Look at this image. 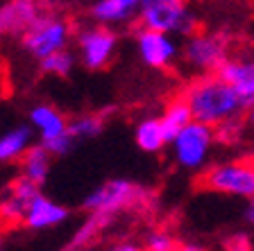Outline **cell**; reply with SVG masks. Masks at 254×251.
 Wrapping results in <instances>:
<instances>
[{"label":"cell","instance_id":"obj_1","mask_svg":"<svg viewBox=\"0 0 254 251\" xmlns=\"http://www.w3.org/2000/svg\"><path fill=\"white\" fill-rule=\"evenodd\" d=\"M180 95L186 100L193 120L204 122L213 129L232 118L245 115L243 100L218 73L195 75Z\"/></svg>","mask_w":254,"mask_h":251},{"label":"cell","instance_id":"obj_2","mask_svg":"<svg viewBox=\"0 0 254 251\" xmlns=\"http://www.w3.org/2000/svg\"><path fill=\"white\" fill-rule=\"evenodd\" d=\"M150 204H152V193L148 188H143L141 183L132 181V179L116 177L86 193L82 199V210L86 215L93 213L114 220L121 213L145 208Z\"/></svg>","mask_w":254,"mask_h":251},{"label":"cell","instance_id":"obj_3","mask_svg":"<svg viewBox=\"0 0 254 251\" xmlns=\"http://www.w3.org/2000/svg\"><path fill=\"white\" fill-rule=\"evenodd\" d=\"M136 25L182 39L202 30V21L190 7V0H141Z\"/></svg>","mask_w":254,"mask_h":251},{"label":"cell","instance_id":"obj_4","mask_svg":"<svg viewBox=\"0 0 254 251\" xmlns=\"http://www.w3.org/2000/svg\"><path fill=\"white\" fill-rule=\"evenodd\" d=\"M75 39V25L64 14L48 9L30 25V30L21 37L23 52L34 61L50 57L59 50H68Z\"/></svg>","mask_w":254,"mask_h":251},{"label":"cell","instance_id":"obj_5","mask_svg":"<svg viewBox=\"0 0 254 251\" xmlns=\"http://www.w3.org/2000/svg\"><path fill=\"white\" fill-rule=\"evenodd\" d=\"M73 43L79 66L91 73H100L114 63L118 46H121V37H118L116 27H107L91 21L75 27Z\"/></svg>","mask_w":254,"mask_h":251},{"label":"cell","instance_id":"obj_6","mask_svg":"<svg viewBox=\"0 0 254 251\" xmlns=\"http://www.w3.org/2000/svg\"><path fill=\"white\" fill-rule=\"evenodd\" d=\"M216 129L204 122L190 120L184 129L168 143L175 165L184 172H202L216 145Z\"/></svg>","mask_w":254,"mask_h":251},{"label":"cell","instance_id":"obj_7","mask_svg":"<svg viewBox=\"0 0 254 251\" xmlns=\"http://www.w3.org/2000/svg\"><path fill=\"white\" fill-rule=\"evenodd\" d=\"M202 190L227 197H254V161H225L206 165L197 177Z\"/></svg>","mask_w":254,"mask_h":251},{"label":"cell","instance_id":"obj_8","mask_svg":"<svg viewBox=\"0 0 254 251\" xmlns=\"http://www.w3.org/2000/svg\"><path fill=\"white\" fill-rule=\"evenodd\" d=\"M232 39L222 32H195L182 46V63L193 75L216 73L222 63L229 59Z\"/></svg>","mask_w":254,"mask_h":251},{"label":"cell","instance_id":"obj_9","mask_svg":"<svg viewBox=\"0 0 254 251\" xmlns=\"http://www.w3.org/2000/svg\"><path fill=\"white\" fill-rule=\"evenodd\" d=\"M27 125L34 129L39 143L46 145L55 158L70 154L77 143L68 131V118L50 102L32 104L27 111Z\"/></svg>","mask_w":254,"mask_h":251},{"label":"cell","instance_id":"obj_10","mask_svg":"<svg viewBox=\"0 0 254 251\" xmlns=\"http://www.w3.org/2000/svg\"><path fill=\"white\" fill-rule=\"evenodd\" d=\"M177 37L150 27H134V46L141 63L154 70H170L182 57V48L175 41Z\"/></svg>","mask_w":254,"mask_h":251},{"label":"cell","instance_id":"obj_11","mask_svg":"<svg viewBox=\"0 0 254 251\" xmlns=\"http://www.w3.org/2000/svg\"><path fill=\"white\" fill-rule=\"evenodd\" d=\"M41 193V186L27 181L23 177H16L0 188V231L23 226L32 199Z\"/></svg>","mask_w":254,"mask_h":251},{"label":"cell","instance_id":"obj_12","mask_svg":"<svg viewBox=\"0 0 254 251\" xmlns=\"http://www.w3.org/2000/svg\"><path fill=\"white\" fill-rule=\"evenodd\" d=\"M43 11H48L43 0H5L0 5V39H21Z\"/></svg>","mask_w":254,"mask_h":251},{"label":"cell","instance_id":"obj_13","mask_svg":"<svg viewBox=\"0 0 254 251\" xmlns=\"http://www.w3.org/2000/svg\"><path fill=\"white\" fill-rule=\"evenodd\" d=\"M70 220V208L57 199L48 197L46 193H39L37 197L32 199L27 215L23 220V226L27 231H34V233H43V231H53L64 226Z\"/></svg>","mask_w":254,"mask_h":251},{"label":"cell","instance_id":"obj_14","mask_svg":"<svg viewBox=\"0 0 254 251\" xmlns=\"http://www.w3.org/2000/svg\"><path fill=\"white\" fill-rule=\"evenodd\" d=\"M216 73L236 91L248 109L254 102V57H229Z\"/></svg>","mask_w":254,"mask_h":251},{"label":"cell","instance_id":"obj_15","mask_svg":"<svg viewBox=\"0 0 254 251\" xmlns=\"http://www.w3.org/2000/svg\"><path fill=\"white\" fill-rule=\"evenodd\" d=\"M141 0H95L89 14L91 21L107 27H123L134 25L138 16Z\"/></svg>","mask_w":254,"mask_h":251},{"label":"cell","instance_id":"obj_16","mask_svg":"<svg viewBox=\"0 0 254 251\" xmlns=\"http://www.w3.org/2000/svg\"><path fill=\"white\" fill-rule=\"evenodd\" d=\"M37 134L30 125H18L0 134V165H14L34 145Z\"/></svg>","mask_w":254,"mask_h":251},{"label":"cell","instance_id":"obj_17","mask_svg":"<svg viewBox=\"0 0 254 251\" xmlns=\"http://www.w3.org/2000/svg\"><path fill=\"white\" fill-rule=\"evenodd\" d=\"M53 152L37 141L25 152V156L18 161V177L37 183V186H43L50 177V170H53Z\"/></svg>","mask_w":254,"mask_h":251},{"label":"cell","instance_id":"obj_18","mask_svg":"<svg viewBox=\"0 0 254 251\" xmlns=\"http://www.w3.org/2000/svg\"><path fill=\"white\" fill-rule=\"evenodd\" d=\"M134 143L145 154H161L168 147L164 125L159 115H143L134 125Z\"/></svg>","mask_w":254,"mask_h":251},{"label":"cell","instance_id":"obj_19","mask_svg":"<svg viewBox=\"0 0 254 251\" xmlns=\"http://www.w3.org/2000/svg\"><path fill=\"white\" fill-rule=\"evenodd\" d=\"M159 118H161V125H164L166 138H168V143H170L186 125H189L190 120H193V113H190L189 104H186V100L182 98V95H177V98H173L168 104H166L164 113L159 115Z\"/></svg>","mask_w":254,"mask_h":251},{"label":"cell","instance_id":"obj_20","mask_svg":"<svg viewBox=\"0 0 254 251\" xmlns=\"http://www.w3.org/2000/svg\"><path fill=\"white\" fill-rule=\"evenodd\" d=\"M68 131L75 141H93L105 131V115L102 113H77L68 120Z\"/></svg>","mask_w":254,"mask_h":251},{"label":"cell","instance_id":"obj_21","mask_svg":"<svg viewBox=\"0 0 254 251\" xmlns=\"http://www.w3.org/2000/svg\"><path fill=\"white\" fill-rule=\"evenodd\" d=\"M109 217H102V215H93L89 213V217H86L82 224H79V229L73 233V240H70L68 249L70 251H84V249H91V242L95 240V238L102 233V229H105L107 224H109Z\"/></svg>","mask_w":254,"mask_h":251},{"label":"cell","instance_id":"obj_22","mask_svg":"<svg viewBox=\"0 0 254 251\" xmlns=\"http://www.w3.org/2000/svg\"><path fill=\"white\" fill-rule=\"evenodd\" d=\"M75 66H77V54H73L70 50H59V52H55L39 61V70H41L43 75L59 77V79L70 77Z\"/></svg>","mask_w":254,"mask_h":251},{"label":"cell","instance_id":"obj_23","mask_svg":"<svg viewBox=\"0 0 254 251\" xmlns=\"http://www.w3.org/2000/svg\"><path fill=\"white\" fill-rule=\"evenodd\" d=\"M141 245L145 251H175L180 242L168 229H150Z\"/></svg>","mask_w":254,"mask_h":251},{"label":"cell","instance_id":"obj_24","mask_svg":"<svg viewBox=\"0 0 254 251\" xmlns=\"http://www.w3.org/2000/svg\"><path fill=\"white\" fill-rule=\"evenodd\" d=\"M245 127H248V122H245V115H238V118H232V120L222 122V125L216 127V141L222 143V145H236L238 141H241V136H243Z\"/></svg>","mask_w":254,"mask_h":251},{"label":"cell","instance_id":"obj_25","mask_svg":"<svg viewBox=\"0 0 254 251\" xmlns=\"http://www.w3.org/2000/svg\"><path fill=\"white\" fill-rule=\"evenodd\" d=\"M84 251H145V249L136 240H116L111 245L102 247V249H84Z\"/></svg>","mask_w":254,"mask_h":251},{"label":"cell","instance_id":"obj_26","mask_svg":"<svg viewBox=\"0 0 254 251\" xmlns=\"http://www.w3.org/2000/svg\"><path fill=\"white\" fill-rule=\"evenodd\" d=\"M243 220L250 226H254V197L245 199V208H243Z\"/></svg>","mask_w":254,"mask_h":251},{"label":"cell","instance_id":"obj_27","mask_svg":"<svg viewBox=\"0 0 254 251\" xmlns=\"http://www.w3.org/2000/svg\"><path fill=\"white\" fill-rule=\"evenodd\" d=\"M175 251H206V249L200 245H195V242H180V247Z\"/></svg>","mask_w":254,"mask_h":251},{"label":"cell","instance_id":"obj_28","mask_svg":"<svg viewBox=\"0 0 254 251\" xmlns=\"http://www.w3.org/2000/svg\"><path fill=\"white\" fill-rule=\"evenodd\" d=\"M245 122H248V127H254V102L245 109Z\"/></svg>","mask_w":254,"mask_h":251},{"label":"cell","instance_id":"obj_29","mask_svg":"<svg viewBox=\"0 0 254 251\" xmlns=\"http://www.w3.org/2000/svg\"><path fill=\"white\" fill-rule=\"evenodd\" d=\"M0 251H5V236H2V231H0Z\"/></svg>","mask_w":254,"mask_h":251},{"label":"cell","instance_id":"obj_30","mask_svg":"<svg viewBox=\"0 0 254 251\" xmlns=\"http://www.w3.org/2000/svg\"><path fill=\"white\" fill-rule=\"evenodd\" d=\"M195 2H211V0H195Z\"/></svg>","mask_w":254,"mask_h":251}]
</instances>
